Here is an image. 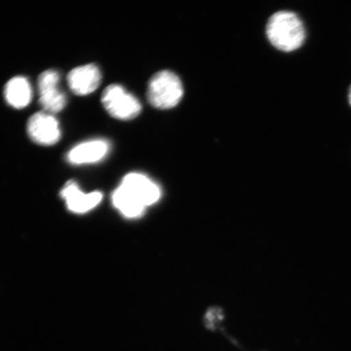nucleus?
Segmentation results:
<instances>
[{"label":"nucleus","instance_id":"1","mask_svg":"<svg viewBox=\"0 0 351 351\" xmlns=\"http://www.w3.org/2000/svg\"><path fill=\"white\" fill-rule=\"evenodd\" d=\"M267 35L278 50L291 52L298 49L305 42L304 23L295 12L280 11L270 17Z\"/></svg>","mask_w":351,"mask_h":351},{"label":"nucleus","instance_id":"2","mask_svg":"<svg viewBox=\"0 0 351 351\" xmlns=\"http://www.w3.org/2000/svg\"><path fill=\"white\" fill-rule=\"evenodd\" d=\"M183 92L182 83L175 73L160 71L149 82L147 99L154 108L170 109L177 106L182 98Z\"/></svg>","mask_w":351,"mask_h":351},{"label":"nucleus","instance_id":"3","mask_svg":"<svg viewBox=\"0 0 351 351\" xmlns=\"http://www.w3.org/2000/svg\"><path fill=\"white\" fill-rule=\"evenodd\" d=\"M101 101L109 115L117 120L134 119L142 111L139 100L120 85L108 86L103 92Z\"/></svg>","mask_w":351,"mask_h":351},{"label":"nucleus","instance_id":"4","mask_svg":"<svg viewBox=\"0 0 351 351\" xmlns=\"http://www.w3.org/2000/svg\"><path fill=\"white\" fill-rule=\"evenodd\" d=\"M60 79L58 72L52 69L38 77L39 104L44 111L51 114L62 111L66 105V95L59 88Z\"/></svg>","mask_w":351,"mask_h":351},{"label":"nucleus","instance_id":"5","mask_svg":"<svg viewBox=\"0 0 351 351\" xmlns=\"http://www.w3.org/2000/svg\"><path fill=\"white\" fill-rule=\"evenodd\" d=\"M27 133L34 143L42 146H52L58 143L61 137L59 121L47 112H37L30 117Z\"/></svg>","mask_w":351,"mask_h":351},{"label":"nucleus","instance_id":"6","mask_svg":"<svg viewBox=\"0 0 351 351\" xmlns=\"http://www.w3.org/2000/svg\"><path fill=\"white\" fill-rule=\"evenodd\" d=\"M121 186L125 189L146 208L156 204L161 196L159 186L143 173H131L126 175L122 180Z\"/></svg>","mask_w":351,"mask_h":351},{"label":"nucleus","instance_id":"7","mask_svg":"<svg viewBox=\"0 0 351 351\" xmlns=\"http://www.w3.org/2000/svg\"><path fill=\"white\" fill-rule=\"evenodd\" d=\"M102 80L100 70L94 64L80 66L71 70L67 77L68 85L74 94L85 96L93 93Z\"/></svg>","mask_w":351,"mask_h":351},{"label":"nucleus","instance_id":"8","mask_svg":"<svg viewBox=\"0 0 351 351\" xmlns=\"http://www.w3.org/2000/svg\"><path fill=\"white\" fill-rule=\"evenodd\" d=\"M110 143L106 139H92L76 145L67 154L70 164L81 165L97 163L110 152Z\"/></svg>","mask_w":351,"mask_h":351},{"label":"nucleus","instance_id":"9","mask_svg":"<svg viewBox=\"0 0 351 351\" xmlns=\"http://www.w3.org/2000/svg\"><path fill=\"white\" fill-rule=\"evenodd\" d=\"M61 196L65 199L69 210L76 213L89 212L100 203L103 197L102 194L98 191L86 194L73 182L67 183L61 191Z\"/></svg>","mask_w":351,"mask_h":351},{"label":"nucleus","instance_id":"10","mask_svg":"<svg viewBox=\"0 0 351 351\" xmlns=\"http://www.w3.org/2000/svg\"><path fill=\"white\" fill-rule=\"evenodd\" d=\"M4 98L16 109L27 107L32 99V88L28 79L19 76L8 81L4 88Z\"/></svg>","mask_w":351,"mask_h":351},{"label":"nucleus","instance_id":"11","mask_svg":"<svg viewBox=\"0 0 351 351\" xmlns=\"http://www.w3.org/2000/svg\"><path fill=\"white\" fill-rule=\"evenodd\" d=\"M112 201L115 207L119 209L124 216L129 218L142 216L146 208L142 203H140L136 197L121 186L113 193Z\"/></svg>","mask_w":351,"mask_h":351},{"label":"nucleus","instance_id":"12","mask_svg":"<svg viewBox=\"0 0 351 351\" xmlns=\"http://www.w3.org/2000/svg\"><path fill=\"white\" fill-rule=\"evenodd\" d=\"M348 100H349L350 105L351 106V86H350V89H349Z\"/></svg>","mask_w":351,"mask_h":351}]
</instances>
